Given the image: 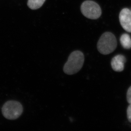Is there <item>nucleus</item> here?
Instances as JSON below:
<instances>
[{"mask_svg":"<svg viewBox=\"0 0 131 131\" xmlns=\"http://www.w3.org/2000/svg\"><path fill=\"white\" fill-rule=\"evenodd\" d=\"M84 56L83 53L79 51L72 52L63 67V71L68 75H73L79 71L83 67Z\"/></svg>","mask_w":131,"mask_h":131,"instance_id":"1","label":"nucleus"},{"mask_svg":"<svg viewBox=\"0 0 131 131\" xmlns=\"http://www.w3.org/2000/svg\"><path fill=\"white\" fill-rule=\"evenodd\" d=\"M117 42L115 36L111 32L103 34L97 44L98 51L104 55L109 54L116 49Z\"/></svg>","mask_w":131,"mask_h":131,"instance_id":"2","label":"nucleus"},{"mask_svg":"<svg viewBox=\"0 0 131 131\" xmlns=\"http://www.w3.org/2000/svg\"><path fill=\"white\" fill-rule=\"evenodd\" d=\"M23 111L22 105L15 101H9L4 104L2 108V113L4 117L8 120L18 118Z\"/></svg>","mask_w":131,"mask_h":131,"instance_id":"3","label":"nucleus"},{"mask_svg":"<svg viewBox=\"0 0 131 131\" xmlns=\"http://www.w3.org/2000/svg\"><path fill=\"white\" fill-rule=\"evenodd\" d=\"M80 9L84 16L91 19H97L101 15V9L100 6L92 1L83 2L81 5Z\"/></svg>","mask_w":131,"mask_h":131,"instance_id":"4","label":"nucleus"},{"mask_svg":"<svg viewBox=\"0 0 131 131\" xmlns=\"http://www.w3.org/2000/svg\"><path fill=\"white\" fill-rule=\"evenodd\" d=\"M119 20L123 28L131 33V11L127 8L123 9L119 14Z\"/></svg>","mask_w":131,"mask_h":131,"instance_id":"5","label":"nucleus"},{"mask_svg":"<svg viewBox=\"0 0 131 131\" xmlns=\"http://www.w3.org/2000/svg\"><path fill=\"white\" fill-rule=\"evenodd\" d=\"M126 58L122 55H118L113 58L111 61V66L114 71L121 72L123 71Z\"/></svg>","mask_w":131,"mask_h":131,"instance_id":"6","label":"nucleus"},{"mask_svg":"<svg viewBox=\"0 0 131 131\" xmlns=\"http://www.w3.org/2000/svg\"><path fill=\"white\" fill-rule=\"evenodd\" d=\"M120 42L121 45L125 49L131 48V37L127 34H124L121 35Z\"/></svg>","mask_w":131,"mask_h":131,"instance_id":"7","label":"nucleus"},{"mask_svg":"<svg viewBox=\"0 0 131 131\" xmlns=\"http://www.w3.org/2000/svg\"><path fill=\"white\" fill-rule=\"evenodd\" d=\"M46 0H28L27 5L30 9L35 10L41 7Z\"/></svg>","mask_w":131,"mask_h":131,"instance_id":"8","label":"nucleus"},{"mask_svg":"<svg viewBox=\"0 0 131 131\" xmlns=\"http://www.w3.org/2000/svg\"><path fill=\"white\" fill-rule=\"evenodd\" d=\"M127 100L129 104H131V87L129 88L127 93Z\"/></svg>","mask_w":131,"mask_h":131,"instance_id":"9","label":"nucleus"},{"mask_svg":"<svg viewBox=\"0 0 131 131\" xmlns=\"http://www.w3.org/2000/svg\"><path fill=\"white\" fill-rule=\"evenodd\" d=\"M127 117L129 122L131 123V104L129 105L127 110Z\"/></svg>","mask_w":131,"mask_h":131,"instance_id":"10","label":"nucleus"}]
</instances>
